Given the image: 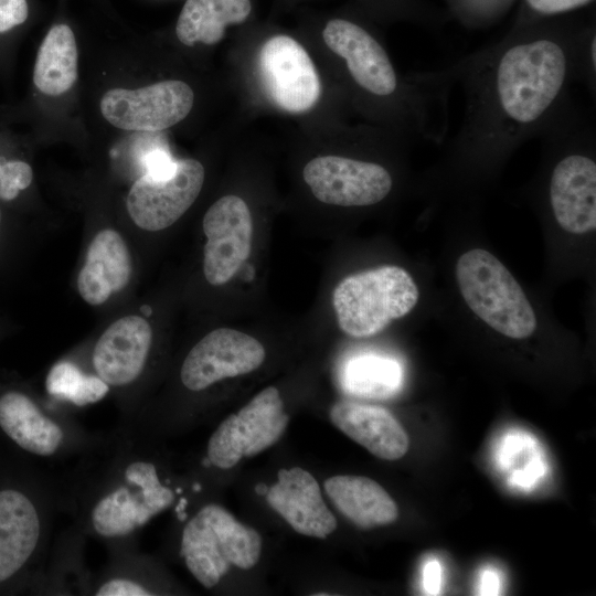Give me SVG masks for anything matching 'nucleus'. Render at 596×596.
I'll list each match as a JSON object with an SVG mask.
<instances>
[{"label": "nucleus", "mask_w": 596, "mask_h": 596, "mask_svg": "<svg viewBox=\"0 0 596 596\" xmlns=\"http://www.w3.org/2000/svg\"><path fill=\"white\" fill-rule=\"evenodd\" d=\"M123 433L105 446L88 443L68 499L81 529L117 550L171 507L177 494L161 481L157 465L140 454L139 429Z\"/></svg>", "instance_id": "obj_1"}, {"label": "nucleus", "mask_w": 596, "mask_h": 596, "mask_svg": "<svg viewBox=\"0 0 596 596\" xmlns=\"http://www.w3.org/2000/svg\"><path fill=\"white\" fill-rule=\"evenodd\" d=\"M564 47L551 39L520 42L498 60L494 105L508 124L525 128L539 121L561 94L567 77Z\"/></svg>", "instance_id": "obj_2"}, {"label": "nucleus", "mask_w": 596, "mask_h": 596, "mask_svg": "<svg viewBox=\"0 0 596 596\" xmlns=\"http://www.w3.org/2000/svg\"><path fill=\"white\" fill-rule=\"evenodd\" d=\"M262 552L258 532L238 522L224 508L209 503L183 526L179 554L192 576L214 587L231 566L249 570Z\"/></svg>", "instance_id": "obj_3"}, {"label": "nucleus", "mask_w": 596, "mask_h": 596, "mask_svg": "<svg viewBox=\"0 0 596 596\" xmlns=\"http://www.w3.org/2000/svg\"><path fill=\"white\" fill-rule=\"evenodd\" d=\"M418 296L408 272L385 265L342 279L333 290L332 305L344 333L368 338L406 316L417 304Z\"/></svg>", "instance_id": "obj_4"}, {"label": "nucleus", "mask_w": 596, "mask_h": 596, "mask_svg": "<svg viewBox=\"0 0 596 596\" xmlns=\"http://www.w3.org/2000/svg\"><path fill=\"white\" fill-rule=\"evenodd\" d=\"M456 278L467 306L489 327L512 339L530 337L538 324L519 283L491 253L475 248L462 254Z\"/></svg>", "instance_id": "obj_5"}, {"label": "nucleus", "mask_w": 596, "mask_h": 596, "mask_svg": "<svg viewBox=\"0 0 596 596\" xmlns=\"http://www.w3.org/2000/svg\"><path fill=\"white\" fill-rule=\"evenodd\" d=\"M288 422L278 390L268 386L219 425L207 441L205 458L210 466L232 468L243 457L255 456L274 445Z\"/></svg>", "instance_id": "obj_6"}, {"label": "nucleus", "mask_w": 596, "mask_h": 596, "mask_svg": "<svg viewBox=\"0 0 596 596\" xmlns=\"http://www.w3.org/2000/svg\"><path fill=\"white\" fill-rule=\"evenodd\" d=\"M193 91L181 81H163L137 89L113 88L100 100V110L113 126L135 131H158L188 116Z\"/></svg>", "instance_id": "obj_7"}, {"label": "nucleus", "mask_w": 596, "mask_h": 596, "mask_svg": "<svg viewBox=\"0 0 596 596\" xmlns=\"http://www.w3.org/2000/svg\"><path fill=\"white\" fill-rule=\"evenodd\" d=\"M204 168L198 160L181 159L175 172L166 179L142 174L127 196V210L137 226L161 231L177 222L194 203L204 182Z\"/></svg>", "instance_id": "obj_8"}, {"label": "nucleus", "mask_w": 596, "mask_h": 596, "mask_svg": "<svg viewBox=\"0 0 596 596\" xmlns=\"http://www.w3.org/2000/svg\"><path fill=\"white\" fill-rule=\"evenodd\" d=\"M304 180L319 201L339 206H368L382 201L392 189L389 171L373 162L339 156L310 160Z\"/></svg>", "instance_id": "obj_9"}, {"label": "nucleus", "mask_w": 596, "mask_h": 596, "mask_svg": "<svg viewBox=\"0 0 596 596\" xmlns=\"http://www.w3.org/2000/svg\"><path fill=\"white\" fill-rule=\"evenodd\" d=\"M0 428L22 450L45 459H56L89 443L74 422L44 412L18 391L0 396Z\"/></svg>", "instance_id": "obj_10"}, {"label": "nucleus", "mask_w": 596, "mask_h": 596, "mask_svg": "<svg viewBox=\"0 0 596 596\" xmlns=\"http://www.w3.org/2000/svg\"><path fill=\"white\" fill-rule=\"evenodd\" d=\"M260 77L269 99L280 109L297 114L317 103L321 86L312 60L288 35L267 40L259 52Z\"/></svg>", "instance_id": "obj_11"}, {"label": "nucleus", "mask_w": 596, "mask_h": 596, "mask_svg": "<svg viewBox=\"0 0 596 596\" xmlns=\"http://www.w3.org/2000/svg\"><path fill=\"white\" fill-rule=\"evenodd\" d=\"M263 344L242 331L219 328L204 336L185 356L180 379L199 392L227 377L251 373L265 360Z\"/></svg>", "instance_id": "obj_12"}, {"label": "nucleus", "mask_w": 596, "mask_h": 596, "mask_svg": "<svg viewBox=\"0 0 596 596\" xmlns=\"http://www.w3.org/2000/svg\"><path fill=\"white\" fill-rule=\"evenodd\" d=\"M203 272L213 286H221L238 272L252 251L253 220L246 202L236 195L215 201L203 217Z\"/></svg>", "instance_id": "obj_13"}, {"label": "nucleus", "mask_w": 596, "mask_h": 596, "mask_svg": "<svg viewBox=\"0 0 596 596\" xmlns=\"http://www.w3.org/2000/svg\"><path fill=\"white\" fill-rule=\"evenodd\" d=\"M152 343V330L139 316L113 322L97 340L92 354L96 375L109 387L128 386L145 370Z\"/></svg>", "instance_id": "obj_14"}, {"label": "nucleus", "mask_w": 596, "mask_h": 596, "mask_svg": "<svg viewBox=\"0 0 596 596\" xmlns=\"http://www.w3.org/2000/svg\"><path fill=\"white\" fill-rule=\"evenodd\" d=\"M322 36L327 46L345 60L351 76L361 87L379 96L395 92L394 67L381 44L364 29L334 19L327 23Z\"/></svg>", "instance_id": "obj_15"}, {"label": "nucleus", "mask_w": 596, "mask_h": 596, "mask_svg": "<svg viewBox=\"0 0 596 596\" xmlns=\"http://www.w3.org/2000/svg\"><path fill=\"white\" fill-rule=\"evenodd\" d=\"M550 200L556 222L572 234L596 227V163L573 153L560 160L550 181Z\"/></svg>", "instance_id": "obj_16"}, {"label": "nucleus", "mask_w": 596, "mask_h": 596, "mask_svg": "<svg viewBox=\"0 0 596 596\" xmlns=\"http://www.w3.org/2000/svg\"><path fill=\"white\" fill-rule=\"evenodd\" d=\"M45 525L42 509L29 494L14 488L0 490V584L30 563Z\"/></svg>", "instance_id": "obj_17"}, {"label": "nucleus", "mask_w": 596, "mask_h": 596, "mask_svg": "<svg viewBox=\"0 0 596 596\" xmlns=\"http://www.w3.org/2000/svg\"><path fill=\"white\" fill-rule=\"evenodd\" d=\"M265 494L268 504L298 533L326 539L337 520L323 501L315 477L300 467L280 469Z\"/></svg>", "instance_id": "obj_18"}, {"label": "nucleus", "mask_w": 596, "mask_h": 596, "mask_svg": "<svg viewBox=\"0 0 596 596\" xmlns=\"http://www.w3.org/2000/svg\"><path fill=\"white\" fill-rule=\"evenodd\" d=\"M329 416L339 430L377 458L396 460L408 450L407 433L384 407L341 401L331 406Z\"/></svg>", "instance_id": "obj_19"}, {"label": "nucleus", "mask_w": 596, "mask_h": 596, "mask_svg": "<svg viewBox=\"0 0 596 596\" xmlns=\"http://www.w3.org/2000/svg\"><path fill=\"white\" fill-rule=\"evenodd\" d=\"M130 275L131 259L124 238L106 228L96 234L88 247L77 288L86 302L97 306L124 289Z\"/></svg>", "instance_id": "obj_20"}, {"label": "nucleus", "mask_w": 596, "mask_h": 596, "mask_svg": "<svg viewBox=\"0 0 596 596\" xmlns=\"http://www.w3.org/2000/svg\"><path fill=\"white\" fill-rule=\"evenodd\" d=\"M324 490L338 511L361 529L387 525L398 518L395 501L371 478L333 476L324 481Z\"/></svg>", "instance_id": "obj_21"}, {"label": "nucleus", "mask_w": 596, "mask_h": 596, "mask_svg": "<svg viewBox=\"0 0 596 596\" xmlns=\"http://www.w3.org/2000/svg\"><path fill=\"white\" fill-rule=\"evenodd\" d=\"M251 10L249 0H187L175 33L188 46L196 42L213 45L222 40L227 25L245 21Z\"/></svg>", "instance_id": "obj_22"}, {"label": "nucleus", "mask_w": 596, "mask_h": 596, "mask_svg": "<svg viewBox=\"0 0 596 596\" xmlns=\"http://www.w3.org/2000/svg\"><path fill=\"white\" fill-rule=\"evenodd\" d=\"M77 78V49L72 29L54 24L46 33L36 55L33 72L35 86L50 96L66 93Z\"/></svg>", "instance_id": "obj_23"}, {"label": "nucleus", "mask_w": 596, "mask_h": 596, "mask_svg": "<svg viewBox=\"0 0 596 596\" xmlns=\"http://www.w3.org/2000/svg\"><path fill=\"white\" fill-rule=\"evenodd\" d=\"M402 370L392 359L365 354L345 366L343 384L348 392L362 397L386 398L401 385Z\"/></svg>", "instance_id": "obj_24"}, {"label": "nucleus", "mask_w": 596, "mask_h": 596, "mask_svg": "<svg viewBox=\"0 0 596 596\" xmlns=\"http://www.w3.org/2000/svg\"><path fill=\"white\" fill-rule=\"evenodd\" d=\"M46 391L53 397L85 406L104 398L109 386L97 375L81 371L76 364L61 361L47 374Z\"/></svg>", "instance_id": "obj_25"}, {"label": "nucleus", "mask_w": 596, "mask_h": 596, "mask_svg": "<svg viewBox=\"0 0 596 596\" xmlns=\"http://www.w3.org/2000/svg\"><path fill=\"white\" fill-rule=\"evenodd\" d=\"M32 182V169L24 161L0 163V199L13 200L21 190Z\"/></svg>", "instance_id": "obj_26"}, {"label": "nucleus", "mask_w": 596, "mask_h": 596, "mask_svg": "<svg viewBox=\"0 0 596 596\" xmlns=\"http://www.w3.org/2000/svg\"><path fill=\"white\" fill-rule=\"evenodd\" d=\"M177 162L162 147H155L143 151L139 157V166L147 174L155 179L171 177L177 170Z\"/></svg>", "instance_id": "obj_27"}, {"label": "nucleus", "mask_w": 596, "mask_h": 596, "mask_svg": "<svg viewBox=\"0 0 596 596\" xmlns=\"http://www.w3.org/2000/svg\"><path fill=\"white\" fill-rule=\"evenodd\" d=\"M28 14L26 0H0V33L22 24Z\"/></svg>", "instance_id": "obj_28"}, {"label": "nucleus", "mask_w": 596, "mask_h": 596, "mask_svg": "<svg viewBox=\"0 0 596 596\" xmlns=\"http://www.w3.org/2000/svg\"><path fill=\"white\" fill-rule=\"evenodd\" d=\"M529 7L542 14H556L583 7L592 0H525Z\"/></svg>", "instance_id": "obj_29"}, {"label": "nucleus", "mask_w": 596, "mask_h": 596, "mask_svg": "<svg viewBox=\"0 0 596 596\" xmlns=\"http://www.w3.org/2000/svg\"><path fill=\"white\" fill-rule=\"evenodd\" d=\"M441 567L435 560L427 562L423 570L424 587L428 594H437L440 589Z\"/></svg>", "instance_id": "obj_30"}, {"label": "nucleus", "mask_w": 596, "mask_h": 596, "mask_svg": "<svg viewBox=\"0 0 596 596\" xmlns=\"http://www.w3.org/2000/svg\"><path fill=\"white\" fill-rule=\"evenodd\" d=\"M499 581L493 572H486L481 583V594L494 595L498 594Z\"/></svg>", "instance_id": "obj_31"}, {"label": "nucleus", "mask_w": 596, "mask_h": 596, "mask_svg": "<svg viewBox=\"0 0 596 596\" xmlns=\"http://www.w3.org/2000/svg\"><path fill=\"white\" fill-rule=\"evenodd\" d=\"M268 491V487L264 483H259L255 487V492L258 494V496H265Z\"/></svg>", "instance_id": "obj_32"}, {"label": "nucleus", "mask_w": 596, "mask_h": 596, "mask_svg": "<svg viewBox=\"0 0 596 596\" xmlns=\"http://www.w3.org/2000/svg\"><path fill=\"white\" fill-rule=\"evenodd\" d=\"M141 311L142 312H146L147 315H150V309L149 308H145V306L141 308Z\"/></svg>", "instance_id": "obj_33"}, {"label": "nucleus", "mask_w": 596, "mask_h": 596, "mask_svg": "<svg viewBox=\"0 0 596 596\" xmlns=\"http://www.w3.org/2000/svg\"><path fill=\"white\" fill-rule=\"evenodd\" d=\"M0 221H1V214H0Z\"/></svg>", "instance_id": "obj_34"}]
</instances>
